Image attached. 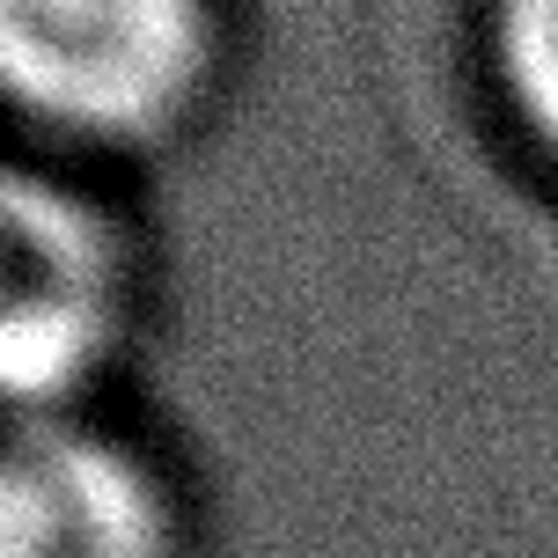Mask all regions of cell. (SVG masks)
Listing matches in <instances>:
<instances>
[{
	"instance_id": "277c9868",
	"label": "cell",
	"mask_w": 558,
	"mask_h": 558,
	"mask_svg": "<svg viewBox=\"0 0 558 558\" xmlns=\"http://www.w3.org/2000/svg\"><path fill=\"white\" fill-rule=\"evenodd\" d=\"M485 37L514 125L558 162V0H493Z\"/></svg>"
},
{
	"instance_id": "6da1fadb",
	"label": "cell",
	"mask_w": 558,
	"mask_h": 558,
	"mask_svg": "<svg viewBox=\"0 0 558 558\" xmlns=\"http://www.w3.org/2000/svg\"><path fill=\"white\" fill-rule=\"evenodd\" d=\"M23 118L74 147H133L198 111L214 82L206 0H0Z\"/></svg>"
},
{
	"instance_id": "7a4b0ae2",
	"label": "cell",
	"mask_w": 558,
	"mask_h": 558,
	"mask_svg": "<svg viewBox=\"0 0 558 558\" xmlns=\"http://www.w3.org/2000/svg\"><path fill=\"white\" fill-rule=\"evenodd\" d=\"M125 316V265L104 214L45 177L8 184V390L23 418L74 412L88 375L111 361Z\"/></svg>"
},
{
	"instance_id": "3957f363",
	"label": "cell",
	"mask_w": 558,
	"mask_h": 558,
	"mask_svg": "<svg viewBox=\"0 0 558 558\" xmlns=\"http://www.w3.org/2000/svg\"><path fill=\"white\" fill-rule=\"evenodd\" d=\"M8 558H177V514L125 441L45 412L8 456Z\"/></svg>"
}]
</instances>
